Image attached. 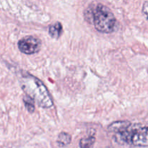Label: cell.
Returning <instances> with one entry per match:
<instances>
[{"mask_svg":"<svg viewBox=\"0 0 148 148\" xmlns=\"http://www.w3.org/2000/svg\"><path fill=\"white\" fill-rule=\"evenodd\" d=\"M85 17L101 33H113L116 27V19L114 14L108 7L102 4L89 6L85 12Z\"/></svg>","mask_w":148,"mask_h":148,"instance_id":"cell-1","label":"cell"},{"mask_svg":"<svg viewBox=\"0 0 148 148\" xmlns=\"http://www.w3.org/2000/svg\"><path fill=\"white\" fill-rule=\"evenodd\" d=\"M23 89L27 95L33 98L42 108H49L53 106V100L47 88L36 77L29 73L23 76Z\"/></svg>","mask_w":148,"mask_h":148,"instance_id":"cell-2","label":"cell"},{"mask_svg":"<svg viewBox=\"0 0 148 148\" xmlns=\"http://www.w3.org/2000/svg\"><path fill=\"white\" fill-rule=\"evenodd\" d=\"M116 140L119 144L127 143L137 147H148V127L131 125L126 131L117 133Z\"/></svg>","mask_w":148,"mask_h":148,"instance_id":"cell-3","label":"cell"},{"mask_svg":"<svg viewBox=\"0 0 148 148\" xmlns=\"http://www.w3.org/2000/svg\"><path fill=\"white\" fill-rule=\"evenodd\" d=\"M41 40L32 36H25L18 41V49L23 53L27 55L38 53L41 49Z\"/></svg>","mask_w":148,"mask_h":148,"instance_id":"cell-4","label":"cell"},{"mask_svg":"<svg viewBox=\"0 0 148 148\" xmlns=\"http://www.w3.org/2000/svg\"><path fill=\"white\" fill-rule=\"evenodd\" d=\"M132 124L130 121L124 120V121H118L113 122L108 127V130L111 132L121 133L126 131L131 127Z\"/></svg>","mask_w":148,"mask_h":148,"instance_id":"cell-5","label":"cell"},{"mask_svg":"<svg viewBox=\"0 0 148 148\" xmlns=\"http://www.w3.org/2000/svg\"><path fill=\"white\" fill-rule=\"evenodd\" d=\"M63 32V27L62 23L59 22H56L54 24L49 26V33L51 38L55 39H58L62 34Z\"/></svg>","mask_w":148,"mask_h":148,"instance_id":"cell-6","label":"cell"},{"mask_svg":"<svg viewBox=\"0 0 148 148\" xmlns=\"http://www.w3.org/2000/svg\"><path fill=\"white\" fill-rule=\"evenodd\" d=\"M72 141V136L69 133L62 132L59 134L57 138V143L60 147H64L70 144Z\"/></svg>","mask_w":148,"mask_h":148,"instance_id":"cell-7","label":"cell"},{"mask_svg":"<svg viewBox=\"0 0 148 148\" xmlns=\"http://www.w3.org/2000/svg\"><path fill=\"white\" fill-rule=\"evenodd\" d=\"M95 143V137L92 135L88 136V137L81 139L79 141V147L80 148H92Z\"/></svg>","mask_w":148,"mask_h":148,"instance_id":"cell-8","label":"cell"},{"mask_svg":"<svg viewBox=\"0 0 148 148\" xmlns=\"http://www.w3.org/2000/svg\"><path fill=\"white\" fill-rule=\"evenodd\" d=\"M23 102H24L25 106L27 108V111L30 114L34 112L35 111V101L32 98H30L28 95H26L23 98Z\"/></svg>","mask_w":148,"mask_h":148,"instance_id":"cell-9","label":"cell"},{"mask_svg":"<svg viewBox=\"0 0 148 148\" xmlns=\"http://www.w3.org/2000/svg\"><path fill=\"white\" fill-rule=\"evenodd\" d=\"M143 13L145 17L146 20L148 21V1H145L143 4Z\"/></svg>","mask_w":148,"mask_h":148,"instance_id":"cell-10","label":"cell"}]
</instances>
